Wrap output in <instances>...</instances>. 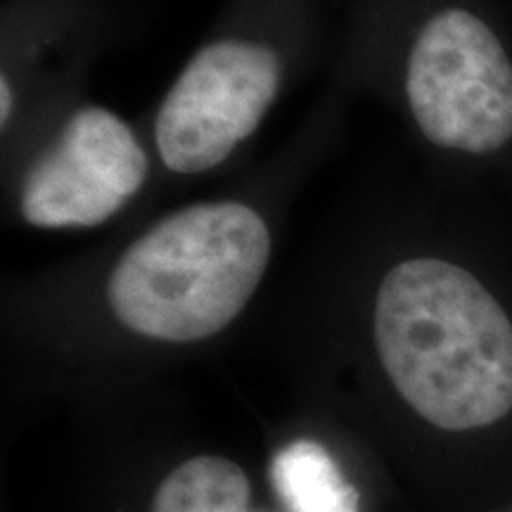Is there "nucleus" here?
<instances>
[{
	"instance_id": "nucleus-1",
	"label": "nucleus",
	"mask_w": 512,
	"mask_h": 512,
	"mask_svg": "<svg viewBox=\"0 0 512 512\" xmlns=\"http://www.w3.org/2000/svg\"><path fill=\"white\" fill-rule=\"evenodd\" d=\"M373 332L389 382L430 425L472 432L512 413V316L465 261H399L377 290Z\"/></svg>"
},
{
	"instance_id": "nucleus-2",
	"label": "nucleus",
	"mask_w": 512,
	"mask_h": 512,
	"mask_svg": "<svg viewBox=\"0 0 512 512\" xmlns=\"http://www.w3.org/2000/svg\"><path fill=\"white\" fill-rule=\"evenodd\" d=\"M271 259V233L238 202L166 216L126 249L107 283L114 316L136 335L197 342L245 309Z\"/></svg>"
},
{
	"instance_id": "nucleus-3",
	"label": "nucleus",
	"mask_w": 512,
	"mask_h": 512,
	"mask_svg": "<svg viewBox=\"0 0 512 512\" xmlns=\"http://www.w3.org/2000/svg\"><path fill=\"white\" fill-rule=\"evenodd\" d=\"M403 91L427 143L465 159L512 150V50L477 12H432L406 57Z\"/></svg>"
},
{
	"instance_id": "nucleus-4",
	"label": "nucleus",
	"mask_w": 512,
	"mask_h": 512,
	"mask_svg": "<svg viewBox=\"0 0 512 512\" xmlns=\"http://www.w3.org/2000/svg\"><path fill=\"white\" fill-rule=\"evenodd\" d=\"M280 60L249 41L211 43L192 57L157 114V150L176 174L214 169L259 128L278 95Z\"/></svg>"
},
{
	"instance_id": "nucleus-5",
	"label": "nucleus",
	"mask_w": 512,
	"mask_h": 512,
	"mask_svg": "<svg viewBox=\"0 0 512 512\" xmlns=\"http://www.w3.org/2000/svg\"><path fill=\"white\" fill-rule=\"evenodd\" d=\"M145 150L119 117L79 110L31 166L22 216L36 228H91L112 219L145 183Z\"/></svg>"
},
{
	"instance_id": "nucleus-6",
	"label": "nucleus",
	"mask_w": 512,
	"mask_h": 512,
	"mask_svg": "<svg viewBox=\"0 0 512 512\" xmlns=\"http://www.w3.org/2000/svg\"><path fill=\"white\" fill-rule=\"evenodd\" d=\"M271 482L290 512H358V491L318 441L299 439L278 451Z\"/></svg>"
},
{
	"instance_id": "nucleus-7",
	"label": "nucleus",
	"mask_w": 512,
	"mask_h": 512,
	"mask_svg": "<svg viewBox=\"0 0 512 512\" xmlns=\"http://www.w3.org/2000/svg\"><path fill=\"white\" fill-rule=\"evenodd\" d=\"M252 486L226 458L197 456L159 484L152 512H249Z\"/></svg>"
},
{
	"instance_id": "nucleus-8",
	"label": "nucleus",
	"mask_w": 512,
	"mask_h": 512,
	"mask_svg": "<svg viewBox=\"0 0 512 512\" xmlns=\"http://www.w3.org/2000/svg\"><path fill=\"white\" fill-rule=\"evenodd\" d=\"M0 95H3V102H0V117H3V124L8 121L10 117V110H12V93H10V83L8 79L3 76V83H0Z\"/></svg>"
}]
</instances>
